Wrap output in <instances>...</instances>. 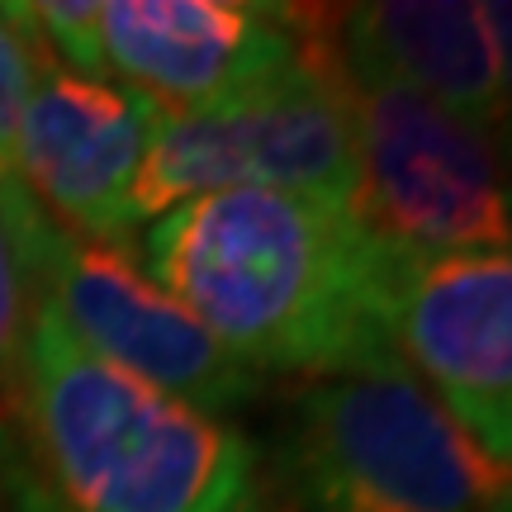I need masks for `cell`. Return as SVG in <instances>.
<instances>
[{"label":"cell","instance_id":"8fae6325","mask_svg":"<svg viewBox=\"0 0 512 512\" xmlns=\"http://www.w3.org/2000/svg\"><path fill=\"white\" fill-rule=\"evenodd\" d=\"M29 313H34L29 271H24V261H19V247H15V238H10V223L0 214V418L15 413L19 356H24Z\"/></svg>","mask_w":512,"mask_h":512},{"label":"cell","instance_id":"9c48e42d","mask_svg":"<svg viewBox=\"0 0 512 512\" xmlns=\"http://www.w3.org/2000/svg\"><path fill=\"white\" fill-rule=\"evenodd\" d=\"M152 133V100L114 81L43 62L24 105L10 176L24 195L76 238L128 252L133 181Z\"/></svg>","mask_w":512,"mask_h":512},{"label":"cell","instance_id":"8992f818","mask_svg":"<svg viewBox=\"0 0 512 512\" xmlns=\"http://www.w3.org/2000/svg\"><path fill=\"white\" fill-rule=\"evenodd\" d=\"M0 214L10 223L34 299H43L57 323L100 361L214 418L261 399L266 380L233 361L128 252L57 228L15 176H0Z\"/></svg>","mask_w":512,"mask_h":512},{"label":"cell","instance_id":"4fadbf2b","mask_svg":"<svg viewBox=\"0 0 512 512\" xmlns=\"http://www.w3.org/2000/svg\"><path fill=\"white\" fill-rule=\"evenodd\" d=\"M489 34L498 48V81H503V105H498V157L512 166V0H489L484 5Z\"/></svg>","mask_w":512,"mask_h":512},{"label":"cell","instance_id":"5bb4252c","mask_svg":"<svg viewBox=\"0 0 512 512\" xmlns=\"http://www.w3.org/2000/svg\"><path fill=\"white\" fill-rule=\"evenodd\" d=\"M247 512H280V508H266V498H261V503H256V508H247Z\"/></svg>","mask_w":512,"mask_h":512},{"label":"cell","instance_id":"5b68a950","mask_svg":"<svg viewBox=\"0 0 512 512\" xmlns=\"http://www.w3.org/2000/svg\"><path fill=\"white\" fill-rule=\"evenodd\" d=\"M214 190H290L347 204L356 195L347 105L332 76L313 10L309 57L266 86L209 110H157L133 181V223H152L176 204Z\"/></svg>","mask_w":512,"mask_h":512},{"label":"cell","instance_id":"ba28073f","mask_svg":"<svg viewBox=\"0 0 512 512\" xmlns=\"http://www.w3.org/2000/svg\"><path fill=\"white\" fill-rule=\"evenodd\" d=\"M105 81L157 110H209L309 57L313 10L247 0H100Z\"/></svg>","mask_w":512,"mask_h":512},{"label":"cell","instance_id":"6da1fadb","mask_svg":"<svg viewBox=\"0 0 512 512\" xmlns=\"http://www.w3.org/2000/svg\"><path fill=\"white\" fill-rule=\"evenodd\" d=\"M138 252L147 280L261 380L399 361L380 318L384 252L347 204L214 190L147 223Z\"/></svg>","mask_w":512,"mask_h":512},{"label":"cell","instance_id":"30bf717a","mask_svg":"<svg viewBox=\"0 0 512 512\" xmlns=\"http://www.w3.org/2000/svg\"><path fill=\"white\" fill-rule=\"evenodd\" d=\"M332 57L399 81L479 138H498V48L484 5L470 0H375L318 10Z\"/></svg>","mask_w":512,"mask_h":512},{"label":"cell","instance_id":"9a60e30c","mask_svg":"<svg viewBox=\"0 0 512 512\" xmlns=\"http://www.w3.org/2000/svg\"><path fill=\"white\" fill-rule=\"evenodd\" d=\"M498 512H512V489H508V498H503V503H498Z\"/></svg>","mask_w":512,"mask_h":512},{"label":"cell","instance_id":"52a82bcc","mask_svg":"<svg viewBox=\"0 0 512 512\" xmlns=\"http://www.w3.org/2000/svg\"><path fill=\"white\" fill-rule=\"evenodd\" d=\"M380 318L394 356L512 484V252L441 261L384 252Z\"/></svg>","mask_w":512,"mask_h":512},{"label":"cell","instance_id":"7a4b0ae2","mask_svg":"<svg viewBox=\"0 0 512 512\" xmlns=\"http://www.w3.org/2000/svg\"><path fill=\"white\" fill-rule=\"evenodd\" d=\"M15 422L24 512H247L261 503V446L228 418L100 361L34 299Z\"/></svg>","mask_w":512,"mask_h":512},{"label":"cell","instance_id":"277c9868","mask_svg":"<svg viewBox=\"0 0 512 512\" xmlns=\"http://www.w3.org/2000/svg\"><path fill=\"white\" fill-rule=\"evenodd\" d=\"M328 62L356 152L351 214L370 242L403 261L512 252V166L498 147L399 81Z\"/></svg>","mask_w":512,"mask_h":512},{"label":"cell","instance_id":"7c38bea8","mask_svg":"<svg viewBox=\"0 0 512 512\" xmlns=\"http://www.w3.org/2000/svg\"><path fill=\"white\" fill-rule=\"evenodd\" d=\"M48 57L38 53V43L24 34V24L10 15V5H0V176H10L15 166V138L24 105L34 95L38 67Z\"/></svg>","mask_w":512,"mask_h":512},{"label":"cell","instance_id":"3957f363","mask_svg":"<svg viewBox=\"0 0 512 512\" xmlns=\"http://www.w3.org/2000/svg\"><path fill=\"white\" fill-rule=\"evenodd\" d=\"M261 475L280 512H498L512 489L403 361L294 384Z\"/></svg>","mask_w":512,"mask_h":512}]
</instances>
